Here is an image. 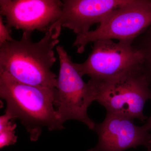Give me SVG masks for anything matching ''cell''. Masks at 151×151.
Returning a JSON list of instances; mask_svg holds the SVG:
<instances>
[{
    "instance_id": "obj_11",
    "label": "cell",
    "mask_w": 151,
    "mask_h": 151,
    "mask_svg": "<svg viewBox=\"0 0 151 151\" xmlns=\"http://www.w3.org/2000/svg\"><path fill=\"white\" fill-rule=\"evenodd\" d=\"M11 28L4 24L2 16H0V47L7 42L14 40L11 37Z\"/></svg>"
},
{
    "instance_id": "obj_8",
    "label": "cell",
    "mask_w": 151,
    "mask_h": 151,
    "mask_svg": "<svg viewBox=\"0 0 151 151\" xmlns=\"http://www.w3.org/2000/svg\"><path fill=\"white\" fill-rule=\"evenodd\" d=\"M94 131L99 141L95 147L87 151H123L140 145L151 148L149 132L124 116L107 113L102 123L95 124Z\"/></svg>"
},
{
    "instance_id": "obj_4",
    "label": "cell",
    "mask_w": 151,
    "mask_h": 151,
    "mask_svg": "<svg viewBox=\"0 0 151 151\" xmlns=\"http://www.w3.org/2000/svg\"><path fill=\"white\" fill-rule=\"evenodd\" d=\"M151 25V1L130 0L109 14L97 29L76 36L73 47L82 53L88 44L103 39L132 43Z\"/></svg>"
},
{
    "instance_id": "obj_12",
    "label": "cell",
    "mask_w": 151,
    "mask_h": 151,
    "mask_svg": "<svg viewBox=\"0 0 151 151\" xmlns=\"http://www.w3.org/2000/svg\"><path fill=\"white\" fill-rule=\"evenodd\" d=\"M143 127L147 131L150 132L151 130V116L149 119H148L147 123L143 125Z\"/></svg>"
},
{
    "instance_id": "obj_1",
    "label": "cell",
    "mask_w": 151,
    "mask_h": 151,
    "mask_svg": "<svg viewBox=\"0 0 151 151\" xmlns=\"http://www.w3.org/2000/svg\"><path fill=\"white\" fill-rule=\"evenodd\" d=\"M61 31L60 27L50 25L37 42L32 40L31 32H23L20 40L7 42L0 47V71L23 84L56 88V74L51 68Z\"/></svg>"
},
{
    "instance_id": "obj_6",
    "label": "cell",
    "mask_w": 151,
    "mask_h": 151,
    "mask_svg": "<svg viewBox=\"0 0 151 151\" xmlns=\"http://www.w3.org/2000/svg\"><path fill=\"white\" fill-rule=\"evenodd\" d=\"M56 49L60 62L56 87V111L60 119L63 124L68 120H77L94 131L95 123L89 118L87 112L89 105L95 101L92 86L83 81L63 47L58 45Z\"/></svg>"
},
{
    "instance_id": "obj_3",
    "label": "cell",
    "mask_w": 151,
    "mask_h": 151,
    "mask_svg": "<svg viewBox=\"0 0 151 151\" xmlns=\"http://www.w3.org/2000/svg\"><path fill=\"white\" fill-rule=\"evenodd\" d=\"M88 82L95 101L104 106L107 113L142 122L148 119L143 109L146 101L151 100V80L142 68L105 81Z\"/></svg>"
},
{
    "instance_id": "obj_2",
    "label": "cell",
    "mask_w": 151,
    "mask_h": 151,
    "mask_svg": "<svg viewBox=\"0 0 151 151\" xmlns=\"http://www.w3.org/2000/svg\"><path fill=\"white\" fill-rule=\"evenodd\" d=\"M0 97L6 103L5 112L20 120L32 142L38 140L44 128L65 129L54 108L58 103L56 88L23 84L0 71Z\"/></svg>"
},
{
    "instance_id": "obj_9",
    "label": "cell",
    "mask_w": 151,
    "mask_h": 151,
    "mask_svg": "<svg viewBox=\"0 0 151 151\" xmlns=\"http://www.w3.org/2000/svg\"><path fill=\"white\" fill-rule=\"evenodd\" d=\"M130 0H64L59 19L52 25L66 27L76 36L89 32L94 24L101 22L109 14Z\"/></svg>"
},
{
    "instance_id": "obj_13",
    "label": "cell",
    "mask_w": 151,
    "mask_h": 151,
    "mask_svg": "<svg viewBox=\"0 0 151 151\" xmlns=\"http://www.w3.org/2000/svg\"><path fill=\"white\" fill-rule=\"evenodd\" d=\"M147 151H151V148H147Z\"/></svg>"
},
{
    "instance_id": "obj_10",
    "label": "cell",
    "mask_w": 151,
    "mask_h": 151,
    "mask_svg": "<svg viewBox=\"0 0 151 151\" xmlns=\"http://www.w3.org/2000/svg\"><path fill=\"white\" fill-rule=\"evenodd\" d=\"M8 113L0 117V148L14 145L17 142V137L15 135L17 125Z\"/></svg>"
},
{
    "instance_id": "obj_7",
    "label": "cell",
    "mask_w": 151,
    "mask_h": 151,
    "mask_svg": "<svg viewBox=\"0 0 151 151\" xmlns=\"http://www.w3.org/2000/svg\"><path fill=\"white\" fill-rule=\"evenodd\" d=\"M63 5L59 0H1L0 14L10 28L45 33L59 19Z\"/></svg>"
},
{
    "instance_id": "obj_5",
    "label": "cell",
    "mask_w": 151,
    "mask_h": 151,
    "mask_svg": "<svg viewBox=\"0 0 151 151\" xmlns=\"http://www.w3.org/2000/svg\"><path fill=\"white\" fill-rule=\"evenodd\" d=\"M132 42L99 40L94 42L92 50L83 63H73L81 76L87 75L93 83L118 77L142 68L143 56Z\"/></svg>"
},
{
    "instance_id": "obj_14",
    "label": "cell",
    "mask_w": 151,
    "mask_h": 151,
    "mask_svg": "<svg viewBox=\"0 0 151 151\" xmlns=\"http://www.w3.org/2000/svg\"><path fill=\"white\" fill-rule=\"evenodd\" d=\"M150 34H151V33H150Z\"/></svg>"
}]
</instances>
